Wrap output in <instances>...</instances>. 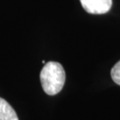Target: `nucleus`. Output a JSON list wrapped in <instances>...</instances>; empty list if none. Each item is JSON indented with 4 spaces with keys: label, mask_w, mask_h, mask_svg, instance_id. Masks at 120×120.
<instances>
[{
    "label": "nucleus",
    "mask_w": 120,
    "mask_h": 120,
    "mask_svg": "<svg viewBox=\"0 0 120 120\" xmlns=\"http://www.w3.org/2000/svg\"><path fill=\"white\" fill-rule=\"evenodd\" d=\"M66 75L62 65L56 61L46 62L40 73V81L44 92L48 95L60 93L65 84Z\"/></svg>",
    "instance_id": "nucleus-1"
},
{
    "label": "nucleus",
    "mask_w": 120,
    "mask_h": 120,
    "mask_svg": "<svg viewBox=\"0 0 120 120\" xmlns=\"http://www.w3.org/2000/svg\"><path fill=\"white\" fill-rule=\"evenodd\" d=\"M83 8L91 14L108 13L112 6V0H80Z\"/></svg>",
    "instance_id": "nucleus-2"
},
{
    "label": "nucleus",
    "mask_w": 120,
    "mask_h": 120,
    "mask_svg": "<svg viewBox=\"0 0 120 120\" xmlns=\"http://www.w3.org/2000/svg\"><path fill=\"white\" fill-rule=\"evenodd\" d=\"M0 120H19L13 108L3 98H0Z\"/></svg>",
    "instance_id": "nucleus-3"
},
{
    "label": "nucleus",
    "mask_w": 120,
    "mask_h": 120,
    "mask_svg": "<svg viewBox=\"0 0 120 120\" xmlns=\"http://www.w3.org/2000/svg\"><path fill=\"white\" fill-rule=\"evenodd\" d=\"M111 77L113 81L120 86V60L117 61L111 69Z\"/></svg>",
    "instance_id": "nucleus-4"
}]
</instances>
